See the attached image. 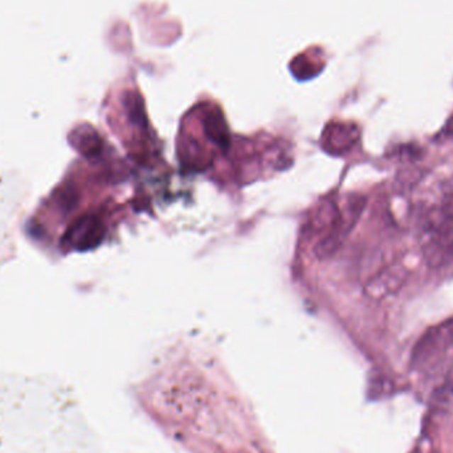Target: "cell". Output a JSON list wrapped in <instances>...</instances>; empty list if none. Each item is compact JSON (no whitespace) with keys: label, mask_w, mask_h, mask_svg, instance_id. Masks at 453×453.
Instances as JSON below:
<instances>
[{"label":"cell","mask_w":453,"mask_h":453,"mask_svg":"<svg viewBox=\"0 0 453 453\" xmlns=\"http://www.w3.org/2000/svg\"><path fill=\"white\" fill-rule=\"evenodd\" d=\"M406 269L403 267L388 268L374 277L373 281L369 284L367 292L374 298H382L384 296L399 289L406 280Z\"/></svg>","instance_id":"3"},{"label":"cell","mask_w":453,"mask_h":453,"mask_svg":"<svg viewBox=\"0 0 453 453\" xmlns=\"http://www.w3.org/2000/svg\"><path fill=\"white\" fill-rule=\"evenodd\" d=\"M97 228L99 227H96V223L93 220H81L76 227H73L69 240L76 247H86L94 242V239L97 236Z\"/></svg>","instance_id":"4"},{"label":"cell","mask_w":453,"mask_h":453,"mask_svg":"<svg viewBox=\"0 0 453 453\" xmlns=\"http://www.w3.org/2000/svg\"><path fill=\"white\" fill-rule=\"evenodd\" d=\"M449 395H453V384H447V386H444L442 388H439L436 393H435V396L436 398H439V399H445L447 396H449Z\"/></svg>","instance_id":"5"},{"label":"cell","mask_w":453,"mask_h":453,"mask_svg":"<svg viewBox=\"0 0 453 453\" xmlns=\"http://www.w3.org/2000/svg\"><path fill=\"white\" fill-rule=\"evenodd\" d=\"M423 251L430 265L453 268V199H447L427 216Z\"/></svg>","instance_id":"1"},{"label":"cell","mask_w":453,"mask_h":453,"mask_svg":"<svg viewBox=\"0 0 453 453\" xmlns=\"http://www.w3.org/2000/svg\"><path fill=\"white\" fill-rule=\"evenodd\" d=\"M453 345V320L440 323L424 334L413 347L411 363L419 366L445 352Z\"/></svg>","instance_id":"2"}]
</instances>
